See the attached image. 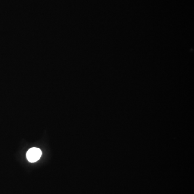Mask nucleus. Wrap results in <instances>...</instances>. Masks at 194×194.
I'll return each mask as SVG.
<instances>
[{"mask_svg":"<svg viewBox=\"0 0 194 194\" xmlns=\"http://www.w3.org/2000/svg\"><path fill=\"white\" fill-rule=\"evenodd\" d=\"M42 151L40 149L33 147L27 152V158L30 162H35L40 159L42 155Z\"/></svg>","mask_w":194,"mask_h":194,"instance_id":"1","label":"nucleus"}]
</instances>
